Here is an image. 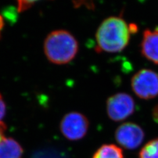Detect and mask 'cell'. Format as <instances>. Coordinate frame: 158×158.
<instances>
[{
	"mask_svg": "<svg viewBox=\"0 0 158 158\" xmlns=\"http://www.w3.org/2000/svg\"><path fill=\"white\" fill-rule=\"evenodd\" d=\"M130 24L120 16H110L100 23L95 34L98 52L118 53L124 50L130 42Z\"/></svg>",
	"mask_w": 158,
	"mask_h": 158,
	"instance_id": "1",
	"label": "cell"
},
{
	"mask_svg": "<svg viewBox=\"0 0 158 158\" xmlns=\"http://www.w3.org/2000/svg\"><path fill=\"white\" fill-rule=\"evenodd\" d=\"M78 42L67 30L59 29L49 33L44 43V52L47 59L56 65H65L78 54Z\"/></svg>",
	"mask_w": 158,
	"mask_h": 158,
	"instance_id": "2",
	"label": "cell"
},
{
	"mask_svg": "<svg viewBox=\"0 0 158 158\" xmlns=\"http://www.w3.org/2000/svg\"><path fill=\"white\" fill-rule=\"evenodd\" d=\"M131 86L135 94L142 100L158 96V73L150 69H142L132 76Z\"/></svg>",
	"mask_w": 158,
	"mask_h": 158,
	"instance_id": "3",
	"label": "cell"
},
{
	"mask_svg": "<svg viewBox=\"0 0 158 158\" xmlns=\"http://www.w3.org/2000/svg\"><path fill=\"white\" fill-rule=\"evenodd\" d=\"M89 126L87 117L81 112L74 111L63 117L59 123V130L68 140L78 141L87 135Z\"/></svg>",
	"mask_w": 158,
	"mask_h": 158,
	"instance_id": "4",
	"label": "cell"
},
{
	"mask_svg": "<svg viewBox=\"0 0 158 158\" xmlns=\"http://www.w3.org/2000/svg\"><path fill=\"white\" fill-rule=\"evenodd\" d=\"M134 98L125 92H118L107 98L106 113L108 117L114 122L126 120L135 111Z\"/></svg>",
	"mask_w": 158,
	"mask_h": 158,
	"instance_id": "5",
	"label": "cell"
},
{
	"mask_svg": "<svg viewBox=\"0 0 158 158\" xmlns=\"http://www.w3.org/2000/svg\"><path fill=\"white\" fill-rule=\"evenodd\" d=\"M115 138L119 146L132 150L142 144L145 138L143 128L136 123L125 122L118 126L115 132Z\"/></svg>",
	"mask_w": 158,
	"mask_h": 158,
	"instance_id": "6",
	"label": "cell"
},
{
	"mask_svg": "<svg viewBox=\"0 0 158 158\" xmlns=\"http://www.w3.org/2000/svg\"><path fill=\"white\" fill-rule=\"evenodd\" d=\"M140 50L141 55L148 61L158 65V27L144 30Z\"/></svg>",
	"mask_w": 158,
	"mask_h": 158,
	"instance_id": "7",
	"label": "cell"
},
{
	"mask_svg": "<svg viewBox=\"0 0 158 158\" xmlns=\"http://www.w3.org/2000/svg\"><path fill=\"white\" fill-rule=\"evenodd\" d=\"M23 150L11 138H3L0 142V158H21Z\"/></svg>",
	"mask_w": 158,
	"mask_h": 158,
	"instance_id": "8",
	"label": "cell"
},
{
	"mask_svg": "<svg viewBox=\"0 0 158 158\" xmlns=\"http://www.w3.org/2000/svg\"><path fill=\"white\" fill-rule=\"evenodd\" d=\"M92 158H124V154L120 146L113 144H106L98 148Z\"/></svg>",
	"mask_w": 158,
	"mask_h": 158,
	"instance_id": "9",
	"label": "cell"
},
{
	"mask_svg": "<svg viewBox=\"0 0 158 158\" xmlns=\"http://www.w3.org/2000/svg\"><path fill=\"white\" fill-rule=\"evenodd\" d=\"M138 158H158V138L148 141L138 153Z\"/></svg>",
	"mask_w": 158,
	"mask_h": 158,
	"instance_id": "10",
	"label": "cell"
},
{
	"mask_svg": "<svg viewBox=\"0 0 158 158\" xmlns=\"http://www.w3.org/2000/svg\"><path fill=\"white\" fill-rule=\"evenodd\" d=\"M36 3L35 1H19L17 2V11L23 12L31 8L33 5Z\"/></svg>",
	"mask_w": 158,
	"mask_h": 158,
	"instance_id": "11",
	"label": "cell"
},
{
	"mask_svg": "<svg viewBox=\"0 0 158 158\" xmlns=\"http://www.w3.org/2000/svg\"><path fill=\"white\" fill-rule=\"evenodd\" d=\"M6 112V106L3 99V97L0 94V123L2 122V119L5 117Z\"/></svg>",
	"mask_w": 158,
	"mask_h": 158,
	"instance_id": "12",
	"label": "cell"
},
{
	"mask_svg": "<svg viewBox=\"0 0 158 158\" xmlns=\"http://www.w3.org/2000/svg\"><path fill=\"white\" fill-rule=\"evenodd\" d=\"M152 118L156 123H158V104L156 105L152 109Z\"/></svg>",
	"mask_w": 158,
	"mask_h": 158,
	"instance_id": "13",
	"label": "cell"
},
{
	"mask_svg": "<svg viewBox=\"0 0 158 158\" xmlns=\"http://www.w3.org/2000/svg\"><path fill=\"white\" fill-rule=\"evenodd\" d=\"M6 125L3 122L0 123V142L4 138V132L6 131Z\"/></svg>",
	"mask_w": 158,
	"mask_h": 158,
	"instance_id": "14",
	"label": "cell"
},
{
	"mask_svg": "<svg viewBox=\"0 0 158 158\" xmlns=\"http://www.w3.org/2000/svg\"><path fill=\"white\" fill-rule=\"evenodd\" d=\"M4 26V20L2 17V16L0 15V37H1V34H2V29L3 28Z\"/></svg>",
	"mask_w": 158,
	"mask_h": 158,
	"instance_id": "15",
	"label": "cell"
}]
</instances>
